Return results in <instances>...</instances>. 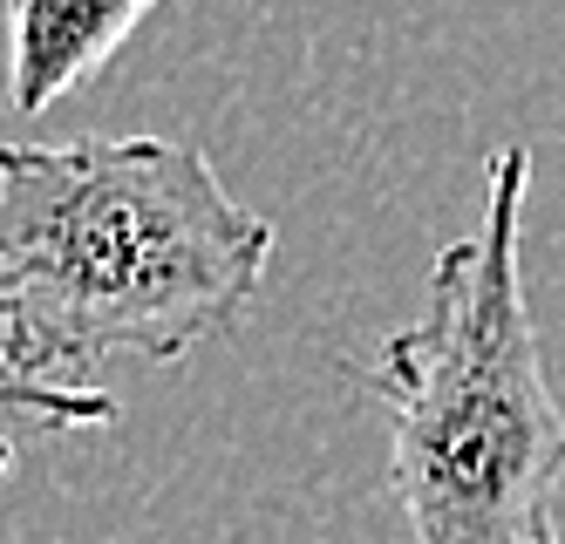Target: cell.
<instances>
[{"instance_id": "6da1fadb", "label": "cell", "mask_w": 565, "mask_h": 544, "mask_svg": "<svg viewBox=\"0 0 565 544\" xmlns=\"http://www.w3.org/2000/svg\"><path fill=\"white\" fill-rule=\"evenodd\" d=\"M273 225L198 143L75 137L0 150V354L75 382L116 354L184 361L266 286Z\"/></svg>"}, {"instance_id": "7a4b0ae2", "label": "cell", "mask_w": 565, "mask_h": 544, "mask_svg": "<svg viewBox=\"0 0 565 544\" xmlns=\"http://www.w3.org/2000/svg\"><path fill=\"white\" fill-rule=\"evenodd\" d=\"M524 191L532 150L504 143L483 225L443 245L423 313L361 367V388L388 408V490L409 544H558L565 408L518 273Z\"/></svg>"}, {"instance_id": "3957f363", "label": "cell", "mask_w": 565, "mask_h": 544, "mask_svg": "<svg viewBox=\"0 0 565 544\" xmlns=\"http://www.w3.org/2000/svg\"><path fill=\"white\" fill-rule=\"evenodd\" d=\"M157 0H14V62L8 89L21 116H42L137 34Z\"/></svg>"}, {"instance_id": "277c9868", "label": "cell", "mask_w": 565, "mask_h": 544, "mask_svg": "<svg viewBox=\"0 0 565 544\" xmlns=\"http://www.w3.org/2000/svg\"><path fill=\"white\" fill-rule=\"evenodd\" d=\"M0 423L8 429H109L116 423V395L103 388H75V382H28V374L0 354Z\"/></svg>"}, {"instance_id": "5b68a950", "label": "cell", "mask_w": 565, "mask_h": 544, "mask_svg": "<svg viewBox=\"0 0 565 544\" xmlns=\"http://www.w3.org/2000/svg\"><path fill=\"white\" fill-rule=\"evenodd\" d=\"M8 477H14V442L0 436V490H8Z\"/></svg>"}]
</instances>
